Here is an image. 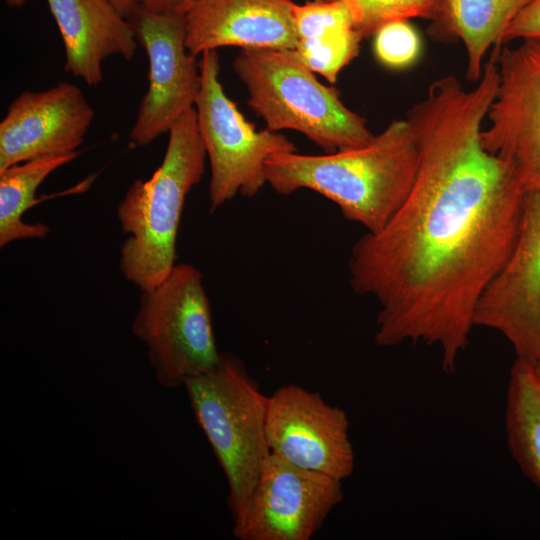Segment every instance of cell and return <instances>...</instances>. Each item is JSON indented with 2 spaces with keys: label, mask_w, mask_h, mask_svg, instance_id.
<instances>
[{
  "label": "cell",
  "mask_w": 540,
  "mask_h": 540,
  "mask_svg": "<svg viewBox=\"0 0 540 540\" xmlns=\"http://www.w3.org/2000/svg\"><path fill=\"white\" fill-rule=\"evenodd\" d=\"M478 81L468 90L443 76L408 110L418 150L412 189L379 231L357 240L348 261L354 292L379 304L376 344L438 346L446 373L516 243L526 193L520 164L481 142L499 82L494 60Z\"/></svg>",
  "instance_id": "obj_1"
},
{
  "label": "cell",
  "mask_w": 540,
  "mask_h": 540,
  "mask_svg": "<svg viewBox=\"0 0 540 540\" xmlns=\"http://www.w3.org/2000/svg\"><path fill=\"white\" fill-rule=\"evenodd\" d=\"M418 168V150L406 119L394 120L366 145L305 155L276 153L265 163L267 183L282 195L315 191L367 232L379 231L408 197Z\"/></svg>",
  "instance_id": "obj_2"
},
{
  "label": "cell",
  "mask_w": 540,
  "mask_h": 540,
  "mask_svg": "<svg viewBox=\"0 0 540 540\" xmlns=\"http://www.w3.org/2000/svg\"><path fill=\"white\" fill-rule=\"evenodd\" d=\"M160 166L147 179H136L117 207V218L128 238L120 249L124 278L141 291L160 283L175 265L176 238L190 190L205 170L203 144L195 107L169 129Z\"/></svg>",
  "instance_id": "obj_3"
},
{
  "label": "cell",
  "mask_w": 540,
  "mask_h": 540,
  "mask_svg": "<svg viewBox=\"0 0 540 540\" xmlns=\"http://www.w3.org/2000/svg\"><path fill=\"white\" fill-rule=\"evenodd\" d=\"M233 68L247 88L248 105L271 131H298L326 153L374 137L366 120L343 104L337 89L320 83L295 50L242 49Z\"/></svg>",
  "instance_id": "obj_4"
},
{
  "label": "cell",
  "mask_w": 540,
  "mask_h": 540,
  "mask_svg": "<svg viewBox=\"0 0 540 540\" xmlns=\"http://www.w3.org/2000/svg\"><path fill=\"white\" fill-rule=\"evenodd\" d=\"M195 419L228 483L233 523L245 513L263 464L268 396L235 355L222 352L209 370L184 384Z\"/></svg>",
  "instance_id": "obj_5"
},
{
  "label": "cell",
  "mask_w": 540,
  "mask_h": 540,
  "mask_svg": "<svg viewBox=\"0 0 540 540\" xmlns=\"http://www.w3.org/2000/svg\"><path fill=\"white\" fill-rule=\"evenodd\" d=\"M202 278L192 264L178 263L160 283L141 291L131 330L164 387L184 386L220 359Z\"/></svg>",
  "instance_id": "obj_6"
},
{
  "label": "cell",
  "mask_w": 540,
  "mask_h": 540,
  "mask_svg": "<svg viewBox=\"0 0 540 540\" xmlns=\"http://www.w3.org/2000/svg\"><path fill=\"white\" fill-rule=\"evenodd\" d=\"M201 55L195 110L210 164L209 200L214 211L237 194L254 197L267 183L266 160L276 153L296 151V146L279 132L256 130L226 95L216 50Z\"/></svg>",
  "instance_id": "obj_7"
},
{
  "label": "cell",
  "mask_w": 540,
  "mask_h": 540,
  "mask_svg": "<svg viewBox=\"0 0 540 540\" xmlns=\"http://www.w3.org/2000/svg\"><path fill=\"white\" fill-rule=\"evenodd\" d=\"M344 497L342 481L298 467L271 453L243 516L239 540H309Z\"/></svg>",
  "instance_id": "obj_8"
},
{
  "label": "cell",
  "mask_w": 540,
  "mask_h": 540,
  "mask_svg": "<svg viewBox=\"0 0 540 540\" xmlns=\"http://www.w3.org/2000/svg\"><path fill=\"white\" fill-rule=\"evenodd\" d=\"M128 19L149 61L148 89L130 131L131 141L145 146L195 107L200 65L186 46L184 15L153 13L137 6Z\"/></svg>",
  "instance_id": "obj_9"
},
{
  "label": "cell",
  "mask_w": 540,
  "mask_h": 540,
  "mask_svg": "<svg viewBox=\"0 0 540 540\" xmlns=\"http://www.w3.org/2000/svg\"><path fill=\"white\" fill-rule=\"evenodd\" d=\"M474 326L501 333L516 358H540V192L527 190L521 225L508 259L481 295Z\"/></svg>",
  "instance_id": "obj_10"
},
{
  "label": "cell",
  "mask_w": 540,
  "mask_h": 540,
  "mask_svg": "<svg viewBox=\"0 0 540 540\" xmlns=\"http://www.w3.org/2000/svg\"><path fill=\"white\" fill-rule=\"evenodd\" d=\"M349 426L343 409L299 385L281 386L268 397L270 452L298 467L340 481L351 476L355 457Z\"/></svg>",
  "instance_id": "obj_11"
},
{
  "label": "cell",
  "mask_w": 540,
  "mask_h": 540,
  "mask_svg": "<svg viewBox=\"0 0 540 540\" xmlns=\"http://www.w3.org/2000/svg\"><path fill=\"white\" fill-rule=\"evenodd\" d=\"M93 118L92 106L72 83L23 91L0 122V171L37 158L78 152Z\"/></svg>",
  "instance_id": "obj_12"
},
{
  "label": "cell",
  "mask_w": 540,
  "mask_h": 540,
  "mask_svg": "<svg viewBox=\"0 0 540 540\" xmlns=\"http://www.w3.org/2000/svg\"><path fill=\"white\" fill-rule=\"evenodd\" d=\"M521 41L498 46L499 82L481 142L490 153L525 164L540 157V38Z\"/></svg>",
  "instance_id": "obj_13"
},
{
  "label": "cell",
  "mask_w": 540,
  "mask_h": 540,
  "mask_svg": "<svg viewBox=\"0 0 540 540\" xmlns=\"http://www.w3.org/2000/svg\"><path fill=\"white\" fill-rule=\"evenodd\" d=\"M291 0H195L185 16L186 46L197 56L224 46L295 50Z\"/></svg>",
  "instance_id": "obj_14"
},
{
  "label": "cell",
  "mask_w": 540,
  "mask_h": 540,
  "mask_svg": "<svg viewBox=\"0 0 540 540\" xmlns=\"http://www.w3.org/2000/svg\"><path fill=\"white\" fill-rule=\"evenodd\" d=\"M46 2L64 44L66 72L97 86L106 58H133L139 45L133 25L108 0Z\"/></svg>",
  "instance_id": "obj_15"
},
{
  "label": "cell",
  "mask_w": 540,
  "mask_h": 540,
  "mask_svg": "<svg viewBox=\"0 0 540 540\" xmlns=\"http://www.w3.org/2000/svg\"><path fill=\"white\" fill-rule=\"evenodd\" d=\"M295 51L314 72L335 83L340 71L359 52L363 39L341 0L294 5Z\"/></svg>",
  "instance_id": "obj_16"
},
{
  "label": "cell",
  "mask_w": 540,
  "mask_h": 540,
  "mask_svg": "<svg viewBox=\"0 0 540 540\" xmlns=\"http://www.w3.org/2000/svg\"><path fill=\"white\" fill-rule=\"evenodd\" d=\"M532 0H445L435 25L443 33L456 36L467 53L466 77L478 81L483 59L501 39L514 18Z\"/></svg>",
  "instance_id": "obj_17"
},
{
  "label": "cell",
  "mask_w": 540,
  "mask_h": 540,
  "mask_svg": "<svg viewBox=\"0 0 540 540\" xmlns=\"http://www.w3.org/2000/svg\"><path fill=\"white\" fill-rule=\"evenodd\" d=\"M505 429L511 456L540 491V382L533 366L517 358L509 373Z\"/></svg>",
  "instance_id": "obj_18"
},
{
  "label": "cell",
  "mask_w": 540,
  "mask_h": 540,
  "mask_svg": "<svg viewBox=\"0 0 540 540\" xmlns=\"http://www.w3.org/2000/svg\"><path fill=\"white\" fill-rule=\"evenodd\" d=\"M78 152L37 158L0 171V247L16 240L43 239L50 228L43 223H26L23 214L37 203L35 193L57 168L71 162Z\"/></svg>",
  "instance_id": "obj_19"
},
{
  "label": "cell",
  "mask_w": 540,
  "mask_h": 540,
  "mask_svg": "<svg viewBox=\"0 0 540 540\" xmlns=\"http://www.w3.org/2000/svg\"><path fill=\"white\" fill-rule=\"evenodd\" d=\"M348 7L362 38L374 35L384 24L424 18L434 23L441 16L445 0H341Z\"/></svg>",
  "instance_id": "obj_20"
},
{
  "label": "cell",
  "mask_w": 540,
  "mask_h": 540,
  "mask_svg": "<svg viewBox=\"0 0 540 540\" xmlns=\"http://www.w3.org/2000/svg\"><path fill=\"white\" fill-rule=\"evenodd\" d=\"M374 36L375 56L388 68H408L420 56L421 39L407 20L388 22L382 25Z\"/></svg>",
  "instance_id": "obj_21"
},
{
  "label": "cell",
  "mask_w": 540,
  "mask_h": 540,
  "mask_svg": "<svg viewBox=\"0 0 540 540\" xmlns=\"http://www.w3.org/2000/svg\"><path fill=\"white\" fill-rule=\"evenodd\" d=\"M530 38H540V0H532L514 18L501 39V45Z\"/></svg>",
  "instance_id": "obj_22"
},
{
  "label": "cell",
  "mask_w": 540,
  "mask_h": 540,
  "mask_svg": "<svg viewBox=\"0 0 540 540\" xmlns=\"http://www.w3.org/2000/svg\"><path fill=\"white\" fill-rule=\"evenodd\" d=\"M195 0H136L138 7L159 14L184 15Z\"/></svg>",
  "instance_id": "obj_23"
},
{
  "label": "cell",
  "mask_w": 540,
  "mask_h": 540,
  "mask_svg": "<svg viewBox=\"0 0 540 540\" xmlns=\"http://www.w3.org/2000/svg\"><path fill=\"white\" fill-rule=\"evenodd\" d=\"M520 176L527 190L540 192V157L525 164H520Z\"/></svg>",
  "instance_id": "obj_24"
},
{
  "label": "cell",
  "mask_w": 540,
  "mask_h": 540,
  "mask_svg": "<svg viewBox=\"0 0 540 540\" xmlns=\"http://www.w3.org/2000/svg\"><path fill=\"white\" fill-rule=\"evenodd\" d=\"M123 16L129 18L136 9V0H108Z\"/></svg>",
  "instance_id": "obj_25"
},
{
  "label": "cell",
  "mask_w": 540,
  "mask_h": 540,
  "mask_svg": "<svg viewBox=\"0 0 540 540\" xmlns=\"http://www.w3.org/2000/svg\"><path fill=\"white\" fill-rule=\"evenodd\" d=\"M7 6L19 8L27 3L29 0H3Z\"/></svg>",
  "instance_id": "obj_26"
},
{
  "label": "cell",
  "mask_w": 540,
  "mask_h": 540,
  "mask_svg": "<svg viewBox=\"0 0 540 540\" xmlns=\"http://www.w3.org/2000/svg\"><path fill=\"white\" fill-rule=\"evenodd\" d=\"M534 373L540 382V358L537 360V362L533 365Z\"/></svg>",
  "instance_id": "obj_27"
},
{
  "label": "cell",
  "mask_w": 540,
  "mask_h": 540,
  "mask_svg": "<svg viewBox=\"0 0 540 540\" xmlns=\"http://www.w3.org/2000/svg\"><path fill=\"white\" fill-rule=\"evenodd\" d=\"M314 1H317V2H330V1H333V0H314Z\"/></svg>",
  "instance_id": "obj_28"
}]
</instances>
